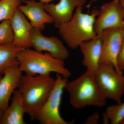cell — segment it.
Instances as JSON below:
<instances>
[{
  "instance_id": "6da1fadb",
  "label": "cell",
  "mask_w": 124,
  "mask_h": 124,
  "mask_svg": "<svg viewBox=\"0 0 124 124\" xmlns=\"http://www.w3.org/2000/svg\"><path fill=\"white\" fill-rule=\"evenodd\" d=\"M55 82V79L50 75H23L17 89L22 97L26 113L31 120L36 119Z\"/></svg>"
},
{
  "instance_id": "7a4b0ae2",
  "label": "cell",
  "mask_w": 124,
  "mask_h": 124,
  "mask_svg": "<svg viewBox=\"0 0 124 124\" xmlns=\"http://www.w3.org/2000/svg\"><path fill=\"white\" fill-rule=\"evenodd\" d=\"M17 59L19 69L27 75H49L52 72L67 78L71 75L64 60L54 57L48 53L24 48L18 52Z\"/></svg>"
},
{
  "instance_id": "3957f363",
  "label": "cell",
  "mask_w": 124,
  "mask_h": 124,
  "mask_svg": "<svg viewBox=\"0 0 124 124\" xmlns=\"http://www.w3.org/2000/svg\"><path fill=\"white\" fill-rule=\"evenodd\" d=\"M94 73L88 70L79 77L67 81L64 89L69 93L72 107L76 109L85 107H102L106 104V99L96 82Z\"/></svg>"
},
{
  "instance_id": "277c9868",
  "label": "cell",
  "mask_w": 124,
  "mask_h": 124,
  "mask_svg": "<svg viewBox=\"0 0 124 124\" xmlns=\"http://www.w3.org/2000/svg\"><path fill=\"white\" fill-rule=\"evenodd\" d=\"M83 7H77L70 20L58 28L60 36L69 48L72 49L79 48L82 42L92 39L97 35L94 24L99 10L93 9L91 13H85Z\"/></svg>"
},
{
  "instance_id": "5b68a950",
  "label": "cell",
  "mask_w": 124,
  "mask_h": 124,
  "mask_svg": "<svg viewBox=\"0 0 124 124\" xmlns=\"http://www.w3.org/2000/svg\"><path fill=\"white\" fill-rule=\"evenodd\" d=\"M96 82L106 99L116 103L122 102L124 95V75L119 73L111 63H100L94 73Z\"/></svg>"
},
{
  "instance_id": "8992f818",
  "label": "cell",
  "mask_w": 124,
  "mask_h": 124,
  "mask_svg": "<svg viewBox=\"0 0 124 124\" xmlns=\"http://www.w3.org/2000/svg\"><path fill=\"white\" fill-rule=\"evenodd\" d=\"M67 78L57 74L54 85L48 97L38 112L36 119L41 124H71L62 117L60 105Z\"/></svg>"
},
{
  "instance_id": "52a82bcc",
  "label": "cell",
  "mask_w": 124,
  "mask_h": 124,
  "mask_svg": "<svg viewBox=\"0 0 124 124\" xmlns=\"http://www.w3.org/2000/svg\"><path fill=\"white\" fill-rule=\"evenodd\" d=\"M101 34L102 46L100 63H111L119 73H121L118 70L117 60L124 43V26L105 29Z\"/></svg>"
},
{
  "instance_id": "ba28073f",
  "label": "cell",
  "mask_w": 124,
  "mask_h": 124,
  "mask_svg": "<svg viewBox=\"0 0 124 124\" xmlns=\"http://www.w3.org/2000/svg\"><path fill=\"white\" fill-rule=\"evenodd\" d=\"M124 26V9L120 0H112L102 5L94 24L97 35L108 28Z\"/></svg>"
},
{
  "instance_id": "9c48e42d",
  "label": "cell",
  "mask_w": 124,
  "mask_h": 124,
  "mask_svg": "<svg viewBox=\"0 0 124 124\" xmlns=\"http://www.w3.org/2000/svg\"><path fill=\"white\" fill-rule=\"evenodd\" d=\"M32 47L37 51L48 53L54 57L64 60L69 57V53L62 40L55 36L47 37L41 31L32 28L31 30Z\"/></svg>"
},
{
  "instance_id": "30bf717a",
  "label": "cell",
  "mask_w": 124,
  "mask_h": 124,
  "mask_svg": "<svg viewBox=\"0 0 124 124\" xmlns=\"http://www.w3.org/2000/svg\"><path fill=\"white\" fill-rule=\"evenodd\" d=\"M18 63L9 67L4 71L0 80V108L5 110L14 92L18 89L23 76Z\"/></svg>"
},
{
  "instance_id": "8fae6325",
  "label": "cell",
  "mask_w": 124,
  "mask_h": 124,
  "mask_svg": "<svg viewBox=\"0 0 124 124\" xmlns=\"http://www.w3.org/2000/svg\"><path fill=\"white\" fill-rule=\"evenodd\" d=\"M87 0H59L56 4H44L45 10L51 16L54 26L58 28L72 17L77 7L83 6Z\"/></svg>"
},
{
  "instance_id": "7c38bea8",
  "label": "cell",
  "mask_w": 124,
  "mask_h": 124,
  "mask_svg": "<svg viewBox=\"0 0 124 124\" xmlns=\"http://www.w3.org/2000/svg\"><path fill=\"white\" fill-rule=\"evenodd\" d=\"M24 5H20L18 8L29 20L32 28L41 31L46 24L53 23L50 15L45 10L44 4L35 0H22Z\"/></svg>"
},
{
  "instance_id": "4fadbf2b",
  "label": "cell",
  "mask_w": 124,
  "mask_h": 124,
  "mask_svg": "<svg viewBox=\"0 0 124 124\" xmlns=\"http://www.w3.org/2000/svg\"><path fill=\"white\" fill-rule=\"evenodd\" d=\"M10 21L13 32L14 44L23 49L32 47L31 33L32 27L26 16L17 8Z\"/></svg>"
},
{
  "instance_id": "5bb4252c",
  "label": "cell",
  "mask_w": 124,
  "mask_h": 124,
  "mask_svg": "<svg viewBox=\"0 0 124 124\" xmlns=\"http://www.w3.org/2000/svg\"><path fill=\"white\" fill-rule=\"evenodd\" d=\"M102 46L101 33L92 39L82 42L79 46L83 55L82 65L94 73L100 64Z\"/></svg>"
},
{
  "instance_id": "9a60e30c",
  "label": "cell",
  "mask_w": 124,
  "mask_h": 124,
  "mask_svg": "<svg viewBox=\"0 0 124 124\" xmlns=\"http://www.w3.org/2000/svg\"><path fill=\"white\" fill-rule=\"evenodd\" d=\"M11 103L4 111L2 124H26L24 116L26 113L22 97L17 89L13 94Z\"/></svg>"
},
{
  "instance_id": "2e32d148",
  "label": "cell",
  "mask_w": 124,
  "mask_h": 124,
  "mask_svg": "<svg viewBox=\"0 0 124 124\" xmlns=\"http://www.w3.org/2000/svg\"><path fill=\"white\" fill-rule=\"evenodd\" d=\"M23 49L18 47L13 42L0 45V74L9 67L18 63L17 56Z\"/></svg>"
},
{
  "instance_id": "e0dca14e",
  "label": "cell",
  "mask_w": 124,
  "mask_h": 124,
  "mask_svg": "<svg viewBox=\"0 0 124 124\" xmlns=\"http://www.w3.org/2000/svg\"><path fill=\"white\" fill-rule=\"evenodd\" d=\"M105 124H121L124 119V102L108 107L103 115Z\"/></svg>"
},
{
  "instance_id": "ac0fdd59",
  "label": "cell",
  "mask_w": 124,
  "mask_h": 124,
  "mask_svg": "<svg viewBox=\"0 0 124 124\" xmlns=\"http://www.w3.org/2000/svg\"><path fill=\"white\" fill-rule=\"evenodd\" d=\"M22 0H0V22L10 20Z\"/></svg>"
},
{
  "instance_id": "d6986e66",
  "label": "cell",
  "mask_w": 124,
  "mask_h": 124,
  "mask_svg": "<svg viewBox=\"0 0 124 124\" xmlns=\"http://www.w3.org/2000/svg\"><path fill=\"white\" fill-rule=\"evenodd\" d=\"M14 33L10 20H5L0 23V45L13 42Z\"/></svg>"
},
{
  "instance_id": "ffe728a7",
  "label": "cell",
  "mask_w": 124,
  "mask_h": 124,
  "mask_svg": "<svg viewBox=\"0 0 124 124\" xmlns=\"http://www.w3.org/2000/svg\"><path fill=\"white\" fill-rule=\"evenodd\" d=\"M117 66L121 73L124 71V40L123 45L117 58Z\"/></svg>"
},
{
  "instance_id": "44dd1931",
  "label": "cell",
  "mask_w": 124,
  "mask_h": 124,
  "mask_svg": "<svg viewBox=\"0 0 124 124\" xmlns=\"http://www.w3.org/2000/svg\"><path fill=\"white\" fill-rule=\"evenodd\" d=\"M100 115L97 112H95L91 115L86 118L84 122L85 124H98L99 120Z\"/></svg>"
},
{
  "instance_id": "7402d4cb",
  "label": "cell",
  "mask_w": 124,
  "mask_h": 124,
  "mask_svg": "<svg viewBox=\"0 0 124 124\" xmlns=\"http://www.w3.org/2000/svg\"><path fill=\"white\" fill-rule=\"evenodd\" d=\"M4 112V111L0 108V124H2Z\"/></svg>"
},
{
  "instance_id": "603a6c76",
  "label": "cell",
  "mask_w": 124,
  "mask_h": 124,
  "mask_svg": "<svg viewBox=\"0 0 124 124\" xmlns=\"http://www.w3.org/2000/svg\"><path fill=\"white\" fill-rule=\"evenodd\" d=\"M38 0L40 2H42L44 4H48L51 3L52 1L55 0Z\"/></svg>"
},
{
  "instance_id": "cb8c5ba5",
  "label": "cell",
  "mask_w": 124,
  "mask_h": 124,
  "mask_svg": "<svg viewBox=\"0 0 124 124\" xmlns=\"http://www.w3.org/2000/svg\"><path fill=\"white\" fill-rule=\"evenodd\" d=\"M121 4L123 6V8H124V0H120Z\"/></svg>"
},
{
  "instance_id": "d4e9b609",
  "label": "cell",
  "mask_w": 124,
  "mask_h": 124,
  "mask_svg": "<svg viewBox=\"0 0 124 124\" xmlns=\"http://www.w3.org/2000/svg\"><path fill=\"white\" fill-rule=\"evenodd\" d=\"M121 124H124V119L123 120V121L121 122Z\"/></svg>"
},
{
  "instance_id": "484cf974",
  "label": "cell",
  "mask_w": 124,
  "mask_h": 124,
  "mask_svg": "<svg viewBox=\"0 0 124 124\" xmlns=\"http://www.w3.org/2000/svg\"><path fill=\"white\" fill-rule=\"evenodd\" d=\"M2 76H1V74H0V80L1 79V77H2Z\"/></svg>"
},
{
  "instance_id": "4316f807",
  "label": "cell",
  "mask_w": 124,
  "mask_h": 124,
  "mask_svg": "<svg viewBox=\"0 0 124 124\" xmlns=\"http://www.w3.org/2000/svg\"><path fill=\"white\" fill-rule=\"evenodd\" d=\"M96 0H91V2H94V1Z\"/></svg>"
}]
</instances>
